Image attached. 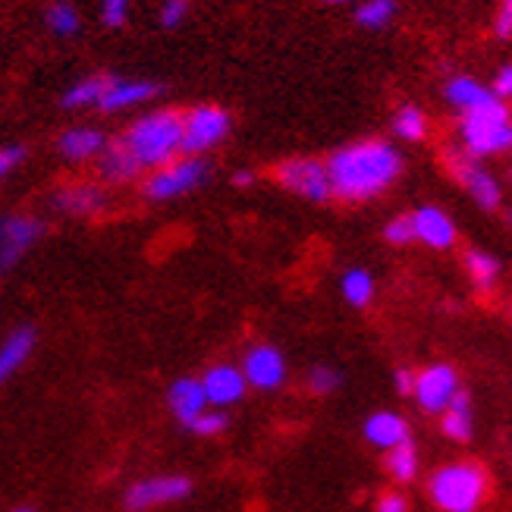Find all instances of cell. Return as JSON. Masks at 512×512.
I'll return each mask as SVG.
<instances>
[{
  "label": "cell",
  "mask_w": 512,
  "mask_h": 512,
  "mask_svg": "<svg viewBox=\"0 0 512 512\" xmlns=\"http://www.w3.org/2000/svg\"><path fill=\"white\" fill-rule=\"evenodd\" d=\"M324 170L330 180V192L337 198H343V202H368V198L381 195L396 183V176L403 173V154L390 142L365 139L333 151Z\"/></svg>",
  "instance_id": "6da1fadb"
},
{
  "label": "cell",
  "mask_w": 512,
  "mask_h": 512,
  "mask_svg": "<svg viewBox=\"0 0 512 512\" xmlns=\"http://www.w3.org/2000/svg\"><path fill=\"white\" fill-rule=\"evenodd\" d=\"M120 142L142 170H158L180 158L183 114H176V110H154V114L132 123L120 136Z\"/></svg>",
  "instance_id": "7a4b0ae2"
},
{
  "label": "cell",
  "mask_w": 512,
  "mask_h": 512,
  "mask_svg": "<svg viewBox=\"0 0 512 512\" xmlns=\"http://www.w3.org/2000/svg\"><path fill=\"white\" fill-rule=\"evenodd\" d=\"M459 136L462 145L469 151V158H491V154L509 151L512 145V120H509V107L494 98L484 107L465 110L462 123H459Z\"/></svg>",
  "instance_id": "3957f363"
},
{
  "label": "cell",
  "mask_w": 512,
  "mask_h": 512,
  "mask_svg": "<svg viewBox=\"0 0 512 512\" xmlns=\"http://www.w3.org/2000/svg\"><path fill=\"white\" fill-rule=\"evenodd\" d=\"M487 494V475L475 462H456L431 478V500L443 512H475Z\"/></svg>",
  "instance_id": "277c9868"
},
{
  "label": "cell",
  "mask_w": 512,
  "mask_h": 512,
  "mask_svg": "<svg viewBox=\"0 0 512 512\" xmlns=\"http://www.w3.org/2000/svg\"><path fill=\"white\" fill-rule=\"evenodd\" d=\"M208 173H211L208 161H202L198 154H186V158H176L154 170L145 180V195L151 202H170V198H180L202 186L208 180Z\"/></svg>",
  "instance_id": "5b68a950"
},
{
  "label": "cell",
  "mask_w": 512,
  "mask_h": 512,
  "mask_svg": "<svg viewBox=\"0 0 512 512\" xmlns=\"http://www.w3.org/2000/svg\"><path fill=\"white\" fill-rule=\"evenodd\" d=\"M230 132V114L217 104H198L183 114V151L202 154L220 145Z\"/></svg>",
  "instance_id": "8992f818"
},
{
  "label": "cell",
  "mask_w": 512,
  "mask_h": 512,
  "mask_svg": "<svg viewBox=\"0 0 512 512\" xmlns=\"http://www.w3.org/2000/svg\"><path fill=\"white\" fill-rule=\"evenodd\" d=\"M277 183L283 189H289L293 195H299V198H308V202H327V198L333 195L324 164L321 161H311V158L283 161L277 167Z\"/></svg>",
  "instance_id": "52a82bcc"
},
{
  "label": "cell",
  "mask_w": 512,
  "mask_h": 512,
  "mask_svg": "<svg viewBox=\"0 0 512 512\" xmlns=\"http://www.w3.org/2000/svg\"><path fill=\"white\" fill-rule=\"evenodd\" d=\"M41 233H44V224L38 217H29V214L0 217V274H7L10 267L19 264V258L35 246Z\"/></svg>",
  "instance_id": "ba28073f"
},
{
  "label": "cell",
  "mask_w": 512,
  "mask_h": 512,
  "mask_svg": "<svg viewBox=\"0 0 512 512\" xmlns=\"http://www.w3.org/2000/svg\"><path fill=\"white\" fill-rule=\"evenodd\" d=\"M453 167V176L465 186L475 202L484 208V211H497L500 202H503V192H500V183L491 176V170H484L478 158H469V154H456L450 161Z\"/></svg>",
  "instance_id": "9c48e42d"
},
{
  "label": "cell",
  "mask_w": 512,
  "mask_h": 512,
  "mask_svg": "<svg viewBox=\"0 0 512 512\" xmlns=\"http://www.w3.org/2000/svg\"><path fill=\"white\" fill-rule=\"evenodd\" d=\"M456 393H459V377L450 365H431L428 371H421L415 377L412 387V396L425 412H443L453 403Z\"/></svg>",
  "instance_id": "30bf717a"
},
{
  "label": "cell",
  "mask_w": 512,
  "mask_h": 512,
  "mask_svg": "<svg viewBox=\"0 0 512 512\" xmlns=\"http://www.w3.org/2000/svg\"><path fill=\"white\" fill-rule=\"evenodd\" d=\"M189 491H192V484L183 475L148 478V481H139V484L129 487L126 506L132 512H142V509H151V506H164V503H173V500H183V497H189Z\"/></svg>",
  "instance_id": "8fae6325"
},
{
  "label": "cell",
  "mask_w": 512,
  "mask_h": 512,
  "mask_svg": "<svg viewBox=\"0 0 512 512\" xmlns=\"http://www.w3.org/2000/svg\"><path fill=\"white\" fill-rule=\"evenodd\" d=\"M246 384H255L258 390H277L286 377V362L274 346H255L246 355Z\"/></svg>",
  "instance_id": "7c38bea8"
},
{
  "label": "cell",
  "mask_w": 512,
  "mask_h": 512,
  "mask_svg": "<svg viewBox=\"0 0 512 512\" xmlns=\"http://www.w3.org/2000/svg\"><path fill=\"white\" fill-rule=\"evenodd\" d=\"M154 95H161V85H154V82H145V79H110L98 107L104 110V114H117V110L151 101Z\"/></svg>",
  "instance_id": "4fadbf2b"
},
{
  "label": "cell",
  "mask_w": 512,
  "mask_h": 512,
  "mask_svg": "<svg viewBox=\"0 0 512 512\" xmlns=\"http://www.w3.org/2000/svg\"><path fill=\"white\" fill-rule=\"evenodd\" d=\"M412 236L421 239L431 249L456 246V224L440 208H418L412 217Z\"/></svg>",
  "instance_id": "5bb4252c"
},
{
  "label": "cell",
  "mask_w": 512,
  "mask_h": 512,
  "mask_svg": "<svg viewBox=\"0 0 512 512\" xmlns=\"http://www.w3.org/2000/svg\"><path fill=\"white\" fill-rule=\"evenodd\" d=\"M202 390L211 406H233L246 393V377L233 365H217L205 374Z\"/></svg>",
  "instance_id": "9a60e30c"
},
{
  "label": "cell",
  "mask_w": 512,
  "mask_h": 512,
  "mask_svg": "<svg viewBox=\"0 0 512 512\" xmlns=\"http://www.w3.org/2000/svg\"><path fill=\"white\" fill-rule=\"evenodd\" d=\"M107 205V195L92 186V183H76V186H66L54 195V208L70 214V217H88V214H98Z\"/></svg>",
  "instance_id": "2e32d148"
},
{
  "label": "cell",
  "mask_w": 512,
  "mask_h": 512,
  "mask_svg": "<svg viewBox=\"0 0 512 512\" xmlns=\"http://www.w3.org/2000/svg\"><path fill=\"white\" fill-rule=\"evenodd\" d=\"M365 437L381 450H393L409 440V425L396 412H377L365 421Z\"/></svg>",
  "instance_id": "e0dca14e"
},
{
  "label": "cell",
  "mask_w": 512,
  "mask_h": 512,
  "mask_svg": "<svg viewBox=\"0 0 512 512\" xmlns=\"http://www.w3.org/2000/svg\"><path fill=\"white\" fill-rule=\"evenodd\" d=\"M208 399H205V390H202V381H192V377H183V381H176L170 387V409L173 415L183 421V425H189V421H195L198 415L205 412Z\"/></svg>",
  "instance_id": "ac0fdd59"
},
{
  "label": "cell",
  "mask_w": 512,
  "mask_h": 512,
  "mask_svg": "<svg viewBox=\"0 0 512 512\" xmlns=\"http://www.w3.org/2000/svg\"><path fill=\"white\" fill-rule=\"evenodd\" d=\"M57 145H60L63 158H70V161H88V158H95V154L104 151L107 139H104V132H98V129L76 126V129H66Z\"/></svg>",
  "instance_id": "d6986e66"
},
{
  "label": "cell",
  "mask_w": 512,
  "mask_h": 512,
  "mask_svg": "<svg viewBox=\"0 0 512 512\" xmlns=\"http://www.w3.org/2000/svg\"><path fill=\"white\" fill-rule=\"evenodd\" d=\"M35 349V330L32 327H19L16 333L4 340L0 346V384L10 381V377L19 371V365H26V359Z\"/></svg>",
  "instance_id": "ffe728a7"
},
{
  "label": "cell",
  "mask_w": 512,
  "mask_h": 512,
  "mask_svg": "<svg viewBox=\"0 0 512 512\" xmlns=\"http://www.w3.org/2000/svg\"><path fill=\"white\" fill-rule=\"evenodd\" d=\"M139 173H142V167L136 164V158L126 151V145L120 139L104 145V151H101V176L107 183H129V180H136Z\"/></svg>",
  "instance_id": "44dd1931"
},
{
  "label": "cell",
  "mask_w": 512,
  "mask_h": 512,
  "mask_svg": "<svg viewBox=\"0 0 512 512\" xmlns=\"http://www.w3.org/2000/svg\"><path fill=\"white\" fill-rule=\"evenodd\" d=\"M494 98H497V95L491 92V88L481 85V82L472 79V76H456V79L447 82V101H450L453 107H459L462 114H465V110L484 107L487 101H494Z\"/></svg>",
  "instance_id": "7402d4cb"
},
{
  "label": "cell",
  "mask_w": 512,
  "mask_h": 512,
  "mask_svg": "<svg viewBox=\"0 0 512 512\" xmlns=\"http://www.w3.org/2000/svg\"><path fill=\"white\" fill-rule=\"evenodd\" d=\"M443 412H447V415H443V434H447L450 440H459V443H465L472 437V403H469V396L459 390L453 396V403Z\"/></svg>",
  "instance_id": "603a6c76"
},
{
  "label": "cell",
  "mask_w": 512,
  "mask_h": 512,
  "mask_svg": "<svg viewBox=\"0 0 512 512\" xmlns=\"http://www.w3.org/2000/svg\"><path fill=\"white\" fill-rule=\"evenodd\" d=\"M465 271H469V277L475 280V286L481 289V293H487V289L497 286L503 267H500V261L494 255L472 249L469 255H465Z\"/></svg>",
  "instance_id": "cb8c5ba5"
},
{
  "label": "cell",
  "mask_w": 512,
  "mask_h": 512,
  "mask_svg": "<svg viewBox=\"0 0 512 512\" xmlns=\"http://www.w3.org/2000/svg\"><path fill=\"white\" fill-rule=\"evenodd\" d=\"M393 129H396V136H399V139L418 142V139H425L428 120H425V114H421V110H418L415 104H406V107H399V110H396Z\"/></svg>",
  "instance_id": "d4e9b609"
},
{
  "label": "cell",
  "mask_w": 512,
  "mask_h": 512,
  "mask_svg": "<svg viewBox=\"0 0 512 512\" xmlns=\"http://www.w3.org/2000/svg\"><path fill=\"white\" fill-rule=\"evenodd\" d=\"M107 82H110L107 76H88V79L76 82L70 92L63 95V107H92V104H98Z\"/></svg>",
  "instance_id": "484cf974"
},
{
  "label": "cell",
  "mask_w": 512,
  "mask_h": 512,
  "mask_svg": "<svg viewBox=\"0 0 512 512\" xmlns=\"http://www.w3.org/2000/svg\"><path fill=\"white\" fill-rule=\"evenodd\" d=\"M396 16V0H365V4L355 10V19H359V26L377 32L390 26V19Z\"/></svg>",
  "instance_id": "4316f807"
},
{
  "label": "cell",
  "mask_w": 512,
  "mask_h": 512,
  "mask_svg": "<svg viewBox=\"0 0 512 512\" xmlns=\"http://www.w3.org/2000/svg\"><path fill=\"white\" fill-rule=\"evenodd\" d=\"M44 22H48V29L54 35H76L79 32V13L73 4H66V0H54V4L44 10Z\"/></svg>",
  "instance_id": "83f0119b"
},
{
  "label": "cell",
  "mask_w": 512,
  "mask_h": 512,
  "mask_svg": "<svg viewBox=\"0 0 512 512\" xmlns=\"http://www.w3.org/2000/svg\"><path fill=\"white\" fill-rule=\"evenodd\" d=\"M387 469L396 481H412L418 475V453L409 440L387 453Z\"/></svg>",
  "instance_id": "f1b7e54d"
},
{
  "label": "cell",
  "mask_w": 512,
  "mask_h": 512,
  "mask_svg": "<svg viewBox=\"0 0 512 512\" xmlns=\"http://www.w3.org/2000/svg\"><path fill=\"white\" fill-rule=\"evenodd\" d=\"M343 296H346L349 305L365 308V305L371 302V296H374V280H371V274L362 271V267H355V271H349V274L343 277Z\"/></svg>",
  "instance_id": "f546056e"
},
{
  "label": "cell",
  "mask_w": 512,
  "mask_h": 512,
  "mask_svg": "<svg viewBox=\"0 0 512 512\" xmlns=\"http://www.w3.org/2000/svg\"><path fill=\"white\" fill-rule=\"evenodd\" d=\"M189 431L198 437H214L220 431H227V415L224 412H202L195 421H189Z\"/></svg>",
  "instance_id": "4dcf8cb0"
},
{
  "label": "cell",
  "mask_w": 512,
  "mask_h": 512,
  "mask_svg": "<svg viewBox=\"0 0 512 512\" xmlns=\"http://www.w3.org/2000/svg\"><path fill=\"white\" fill-rule=\"evenodd\" d=\"M126 16H129V0H104L101 4V19L110 29H120Z\"/></svg>",
  "instance_id": "1f68e13d"
},
{
  "label": "cell",
  "mask_w": 512,
  "mask_h": 512,
  "mask_svg": "<svg viewBox=\"0 0 512 512\" xmlns=\"http://www.w3.org/2000/svg\"><path fill=\"white\" fill-rule=\"evenodd\" d=\"M308 384H311V390H315V393H330L333 387L340 384V374L333 371V368H327V365H318V368H311Z\"/></svg>",
  "instance_id": "d6a6232c"
},
{
  "label": "cell",
  "mask_w": 512,
  "mask_h": 512,
  "mask_svg": "<svg viewBox=\"0 0 512 512\" xmlns=\"http://www.w3.org/2000/svg\"><path fill=\"white\" fill-rule=\"evenodd\" d=\"M189 13V0H164L161 7V26L164 29H176Z\"/></svg>",
  "instance_id": "836d02e7"
},
{
  "label": "cell",
  "mask_w": 512,
  "mask_h": 512,
  "mask_svg": "<svg viewBox=\"0 0 512 512\" xmlns=\"http://www.w3.org/2000/svg\"><path fill=\"white\" fill-rule=\"evenodd\" d=\"M387 242H393V246H406V242H412V220L409 217H393L387 230H384Z\"/></svg>",
  "instance_id": "e575fe53"
},
{
  "label": "cell",
  "mask_w": 512,
  "mask_h": 512,
  "mask_svg": "<svg viewBox=\"0 0 512 512\" xmlns=\"http://www.w3.org/2000/svg\"><path fill=\"white\" fill-rule=\"evenodd\" d=\"M22 158H26V148H22V145L0 148V180H4L10 170H16L22 164Z\"/></svg>",
  "instance_id": "d590c367"
},
{
  "label": "cell",
  "mask_w": 512,
  "mask_h": 512,
  "mask_svg": "<svg viewBox=\"0 0 512 512\" xmlns=\"http://www.w3.org/2000/svg\"><path fill=\"white\" fill-rule=\"evenodd\" d=\"M497 35L500 38L512 35V0H503L500 10H497Z\"/></svg>",
  "instance_id": "8d00e7d4"
},
{
  "label": "cell",
  "mask_w": 512,
  "mask_h": 512,
  "mask_svg": "<svg viewBox=\"0 0 512 512\" xmlns=\"http://www.w3.org/2000/svg\"><path fill=\"white\" fill-rule=\"evenodd\" d=\"M491 92H494L500 101H503V98H509V92H512V66H509V63H506L503 70L497 73V85L491 88Z\"/></svg>",
  "instance_id": "74e56055"
},
{
  "label": "cell",
  "mask_w": 512,
  "mask_h": 512,
  "mask_svg": "<svg viewBox=\"0 0 512 512\" xmlns=\"http://www.w3.org/2000/svg\"><path fill=\"white\" fill-rule=\"evenodd\" d=\"M377 512H409V503L399 494H387V497H381V503H377Z\"/></svg>",
  "instance_id": "f35d334b"
},
{
  "label": "cell",
  "mask_w": 512,
  "mask_h": 512,
  "mask_svg": "<svg viewBox=\"0 0 512 512\" xmlns=\"http://www.w3.org/2000/svg\"><path fill=\"white\" fill-rule=\"evenodd\" d=\"M396 387H399V393H403V396H409L412 387H415V374L412 371H399L396 374Z\"/></svg>",
  "instance_id": "ab89813d"
},
{
  "label": "cell",
  "mask_w": 512,
  "mask_h": 512,
  "mask_svg": "<svg viewBox=\"0 0 512 512\" xmlns=\"http://www.w3.org/2000/svg\"><path fill=\"white\" fill-rule=\"evenodd\" d=\"M252 180H255V176H252L249 170H239V173L233 176V183H236V186H249Z\"/></svg>",
  "instance_id": "60d3db41"
},
{
  "label": "cell",
  "mask_w": 512,
  "mask_h": 512,
  "mask_svg": "<svg viewBox=\"0 0 512 512\" xmlns=\"http://www.w3.org/2000/svg\"><path fill=\"white\" fill-rule=\"evenodd\" d=\"M324 4H346V0H324Z\"/></svg>",
  "instance_id": "b9f144b4"
},
{
  "label": "cell",
  "mask_w": 512,
  "mask_h": 512,
  "mask_svg": "<svg viewBox=\"0 0 512 512\" xmlns=\"http://www.w3.org/2000/svg\"><path fill=\"white\" fill-rule=\"evenodd\" d=\"M13 512H32V509H13Z\"/></svg>",
  "instance_id": "7bdbcfd3"
}]
</instances>
